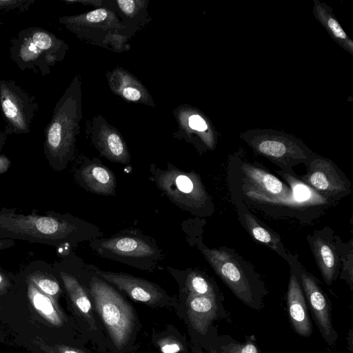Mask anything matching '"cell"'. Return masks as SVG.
<instances>
[{
	"label": "cell",
	"mask_w": 353,
	"mask_h": 353,
	"mask_svg": "<svg viewBox=\"0 0 353 353\" xmlns=\"http://www.w3.org/2000/svg\"><path fill=\"white\" fill-rule=\"evenodd\" d=\"M82 117L81 81L76 74L55 104L45 129L44 154L54 169H63L73 157Z\"/></svg>",
	"instance_id": "6da1fadb"
},
{
	"label": "cell",
	"mask_w": 353,
	"mask_h": 353,
	"mask_svg": "<svg viewBox=\"0 0 353 353\" xmlns=\"http://www.w3.org/2000/svg\"><path fill=\"white\" fill-rule=\"evenodd\" d=\"M217 276L234 296L252 309L261 310L269 293L254 268L234 250L227 247L201 248Z\"/></svg>",
	"instance_id": "7a4b0ae2"
},
{
	"label": "cell",
	"mask_w": 353,
	"mask_h": 353,
	"mask_svg": "<svg viewBox=\"0 0 353 353\" xmlns=\"http://www.w3.org/2000/svg\"><path fill=\"white\" fill-rule=\"evenodd\" d=\"M68 49V44L52 32L34 26L21 30L10 40L9 55L21 70L46 76L64 59Z\"/></svg>",
	"instance_id": "3957f363"
},
{
	"label": "cell",
	"mask_w": 353,
	"mask_h": 353,
	"mask_svg": "<svg viewBox=\"0 0 353 353\" xmlns=\"http://www.w3.org/2000/svg\"><path fill=\"white\" fill-rule=\"evenodd\" d=\"M77 227L68 219L48 213L23 214L0 210V239H19L55 245L70 240Z\"/></svg>",
	"instance_id": "277c9868"
},
{
	"label": "cell",
	"mask_w": 353,
	"mask_h": 353,
	"mask_svg": "<svg viewBox=\"0 0 353 353\" xmlns=\"http://www.w3.org/2000/svg\"><path fill=\"white\" fill-rule=\"evenodd\" d=\"M230 168L237 173L243 202L249 201L259 208L265 205H279L304 210L305 208L293 199L290 187L260 165L234 155L230 161Z\"/></svg>",
	"instance_id": "5b68a950"
},
{
	"label": "cell",
	"mask_w": 353,
	"mask_h": 353,
	"mask_svg": "<svg viewBox=\"0 0 353 353\" xmlns=\"http://www.w3.org/2000/svg\"><path fill=\"white\" fill-rule=\"evenodd\" d=\"M59 22L82 41L117 53L128 50L129 40L118 15L106 8H99L59 18Z\"/></svg>",
	"instance_id": "8992f818"
},
{
	"label": "cell",
	"mask_w": 353,
	"mask_h": 353,
	"mask_svg": "<svg viewBox=\"0 0 353 353\" xmlns=\"http://www.w3.org/2000/svg\"><path fill=\"white\" fill-rule=\"evenodd\" d=\"M240 137L255 154L265 157L280 170H291L300 163L306 166L314 154L299 139L276 130H249Z\"/></svg>",
	"instance_id": "52a82bcc"
},
{
	"label": "cell",
	"mask_w": 353,
	"mask_h": 353,
	"mask_svg": "<svg viewBox=\"0 0 353 353\" xmlns=\"http://www.w3.org/2000/svg\"><path fill=\"white\" fill-rule=\"evenodd\" d=\"M91 294L114 345L121 349L128 343L135 324L132 306L110 285L93 277L90 283Z\"/></svg>",
	"instance_id": "ba28073f"
},
{
	"label": "cell",
	"mask_w": 353,
	"mask_h": 353,
	"mask_svg": "<svg viewBox=\"0 0 353 353\" xmlns=\"http://www.w3.org/2000/svg\"><path fill=\"white\" fill-rule=\"evenodd\" d=\"M0 109L6 123L3 130L12 134H27L38 112L35 97L13 80H0Z\"/></svg>",
	"instance_id": "9c48e42d"
},
{
	"label": "cell",
	"mask_w": 353,
	"mask_h": 353,
	"mask_svg": "<svg viewBox=\"0 0 353 353\" xmlns=\"http://www.w3.org/2000/svg\"><path fill=\"white\" fill-rule=\"evenodd\" d=\"M289 262L295 268L307 305L322 338L328 345H334L339 335L333 326L330 299L323 290L319 281L303 267L296 256H293Z\"/></svg>",
	"instance_id": "30bf717a"
},
{
	"label": "cell",
	"mask_w": 353,
	"mask_h": 353,
	"mask_svg": "<svg viewBox=\"0 0 353 353\" xmlns=\"http://www.w3.org/2000/svg\"><path fill=\"white\" fill-rule=\"evenodd\" d=\"M306 168L298 178L323 198L337 201L352 192V183L332 161L314 153Z\"/></svg>",
	"instance_id": "8fae6325"
},
{
	"label": "cell",
	"mask_w": 353,
	"mask_h": 353,
	"mask_svg": "<svg viewBox=\"0 0 353 353\" xmlns=\"http://www.w3.org/2000/svg\"><path fill=\"white\" fill-rule=\"evenodd\" d=\"M159 188L180 205L198 211L213 205L199 176L194 172H183L170 168L159 176Z\"/></svg>",
	"instance_id": "7c38bea8"
},
{
	"label": "cell",
	"mask_w": 353,
	"mask_h": 353,
	"mask_svg": "<svg viewBox=\"0 0 353 353\" xmlns=\"http://www.w3.org/2000/svg\"><path fill=\"white\" fill-rule=\"evenodd\" d=\"M88 134L101 154L111 161L128 163L130 154L119 130L101 115H96L86 125Z\"/></svg>",
	"instance_id": "4fadbf2b"
},
{
	"label": "cell",
	"mask_w": 353,
	"mask_h": 353,
	"mask_svg": "<svg viewBox=\"0 0 353 353\" xmlns=\"http://www.w3.org/2000/svg\"><path fill=\"white\" fill-rule=\"evenodd\" d=\"M173 114L177 123L175 136L195 144H202L206 149L214 148L215 132L210 121L199 110L183 104L173 110Z\"/></svg>",
	"instance_id": "5bb4252c"
},
{
	"label": "cell",
	"mask_w": 353,
	"mask_h": 353,
	"mask_svg": "<svg viewBox=\"0 0 353 353\" xmlns=\"http://www.w3.org/2000/svg\"><path fill=\"white\" fill-rule=\"evenodd\" d=\"M97 274L136 301L152 307L173 305L170 297L162 289L146 280L123 273L97 271Z\"/></svg>",
	"instance_id": "9a60e30c"
},
{
	"label": "cell",
	"mask_w": 353,
	"mask_h": 353,
	"mask_svg": "<svg viewBox=\"0 0 353 353\" xmlns=\"http://www.w3.org/2000/svg\"><path fill=\"white\" fill-rule=\"evenodd\" d=\"M334 235L332 228L325 226L307 236L319 272L327 285H331L340 274L341 264Z\"/></svg>",
	"instance_id": "2e32d148"
},
{
	"label": "cell",
	"mask_w": 353,
	"mask_h": 353,
	"mask_svg": "<svg viewBox=\"0 0 353 353\" xmlns=\"http://www.w3.org/2000/svg\"><path fill=\"white\" fill-rule=\"evenodd\" d=\"M223 302L212 296L187 295V316L192 329L199 336L204 339L216 320L223 319L231 323L230 314Z\"/></svg>",
	"instance_id": "e0dca14e"
},
{
	"label": "cell",
	"mask_w": 353,
	"mask_h": 353,
	"mask_svg": "<svg viewBox=\"0 0 353 353\" xmlns=\"http://www.w3.org/2000/svg\"><path fill=\"white\" fill-rule=\"evenodd\" d=\"M290 267V279L286 294L288 316L294 331L301 336L309 337L313 327L305 297L293 264Z\"/></svg>",
	"instance_id": "ac0fdd59"
},
{
	"label": "cell",
	"mask_w": 353,
	"mask_h": 353,
	"mask_svg": "<svg viewBox=\"0 0 353 353\" xmlns=\"http://www.w3.org/2000/svg\"><path fill=\"white\" fill-rule=\"evenodd\" d=\"M238 219L249 234L259 243L276 252L288 263L293 255L284 247L280 236L259 220L241 200L234 201Z\"/></svg>",
	"instance_id": "d6986e66"
},
{
	"label": "cell",
	"mask_w": 353,
	"mask_h": 353,
	"mask_svg": "<svg viewBox=\"0 0 353 353\" xmlns=\"http://www.w3.org/2000/svg\"><path fill=\"white\" fill-rule=\"evenodd\" d=\"M105 77L114 94L128 102L154 106V99L147 88L129 71L116 67L107 71Z\"/></svg>",
	"instance_id": "ffe728a7"
},
{
	"label": "cell",
	"mask_w": 353,
	"mask_h": 353,
	"mask_svg": "<svg viewBox=\"0 0 353 353\" xmlns=\"http://www.w3.org/2000/svg\"><path fill=\"white\" fill-rule=\"evenodd\" d=\"M148 0H104V8L115 12L120 19L123 34L130 39L151 21Z\"/></svg>",
	"instance_id": "44dd1931"
},
{
	"label": "cell",
	"mask_w": 353,
	"mask_h": 353,
	"mask_svg": "<svg viewBox=\"0 0 353 353\" xmlns=\"http://www.w3.org/2000/svg\"><path fill=\"white\" fill-rule=\"evenodd\" d=\"M80 176L85 187L100 194H112L115 189L116 179L108 168L99 163H90L80 170Z\"/></svg>",
	"instance_id": "7402d4cb"
},
{
	"label": "cell",
	"mask_w": 353,
	"mask_h": 353,
	"mask_svg": "<svg viewBox=\"0 0 353 353\" xmlns=\"http://www.w3.org/2000/svg\"><path fill=\"white\" fill-rule=\"evenodd\" d=\"M28 297L34 310L49 324L61 327L65 318L60 310L57 302L42 292L28 279Z\"/></svg>",
	"instance_id": "603a6c76"
},
{
	"label": "cell",
	"mask_w": 353,
	"mask_h": 353,
	"mask_svg": "<svg viewBox=\"0 0 353 353\" xmlns=\"http://www.w3.org/2000/svg\"><path fill=\"white\" fill-rule=\"evenodd\" d=\"M100 248L113 255L123 257H145L154 253V248L145 241L131 236H119L102 241Z\"/></svg>",
	"instance_id": "cb8c5ba5"
},
{
	"label": "cell",
	"mask_w": 353,
	"mask_h": 353,
	"mask_svg": "<svg viewBox=\"0 0 353 353\" xmlns=\"http://www.w3.org/2000/svg\"><path fill=\"white\" fill-rule=\"evenodd\" d=\"M313 14L330 37L345 50L353 55V41L343 30L330 7L314 0Z\"/></svg>",
	"instance_id": "d4e9b609"
},
{
	"label": "cell",
	"mask_w": 353,
	"mask_h": 353,
	"mask_svg": "<svg viewBox=\"0 0 353 353\" xmlns=\"http://www.w3.org/2000/svg\"><path fill=\"white\" fill-rule=\"evenodd\" d=\"M206 339L209 345L216 353H261L255 343L254 336H245L243 343L236 341L229 335H219L216 327L212 326Z\"/></svg>",
	"instance_id": "484cf974"
},
{
	"label": "cell",
	"mask_w": 353,
	"mask_h": 353,
	"mask_svg": "<svg viewBox=\"0 0 353 353\" xmlns=\"http://www.w3.org/2000/svg\"><path fill=\"white\" fill-rule=\"evenodd\" d=\"M61 277L75 309L87 321L90 328L97 330L92 304L82 285L76 278L67 273L61 272Z\"/></svg>",
	"instance_id": "4316f807"
},
{
	"label": "cell",
	"mask_w": 353,
	"mask_h": 353,
	"mask_svg": "<svg viewBox=\"0 0 353 353\" xmlns=\"http://www.w3.org/2000/svg\"><path fill=\"white\" fill-rule=\"evenodd\" d=\"M187 293L193 296H207L224 301V296L216 283L203 274L194 271L185 280Z\"/></svg>",
	"instance_id": "83f0119b"
},
{
	"label": "cell",
	"mask_w": 353,
	"mask_h": 353,
	"mask_svg": "<svg viewBox=\"0 0 353 353\" xmlns=\"http://www.w3.org/2000/svg\"><path fill=\"white\" fill-rule=\"evenodd\" d=\"M335 246L340 260V279L345 281L351 291L353 290V239L347 243L334 235Z\"/></svg>",
	"instance_id": "f1b7e54d"
},
{
	"label": "cell",
	"mask_w": 353,
	"mask_h": 353,
	"mask_svg": "<svg viewBox=\"0 0 353 353\" xmlns=\"http://www.w3.org/2000/svg\"><path fill=\"white\" fill-rule=\"evenodd\" d=\"M30 280L42 292L57 302L61 292L59 284L56 280L41 273H33L28 276Z\"/></svg>",
	"instance_id": "f546056e"
},
{
	"label": "cell",
	"mask_w": 353,
	"mask_h": 353,
	"mask_svg": "<svg viewBox=\"0 0 353 353\" xmlns=\"http://www.w3.org/2000/svg\"><path fill=\"white\" fill-rule=\"evenodd\" d=\"M34 2V0H0V11L18 10L23 12Z\"/></svg>",
	"instance_id": "4dcf8cb0"
},
{
	"label": "cell",
	"mask_w": 353,
	"mask_h": 353,
	"mask_svg": "<svg viewBox=\"0 0 353 353\" xmlns=\"http://www.w3.org/2000/svg\"><path fill=\"white\" fill-rule=\"evenodd\" d=\"M159 346L163 353H176L181 349L177 341L170 339H162L159 342Z\"/></svg>",
	"instance_id": "1f68e13d"
},
{
	"label": "cell",
	"mask_w": 353,
	"mask_h": 353,
	"mask_svg": "<svg viewBox=\"0 0 353 353\" xmlns=\"http://www.w3.org/2000/svg\"><path fill=\"white\" fill-rule=\"evenodd\" d=\"M53 347L57 353H86L80 349L63 344H56Z\"/></svg>",
	"instance_id": "d6a6232c"
},
{
	"label": "cell",
	"mask_w": 353,
	"mask_h": 353,
	"mask_svg": "<svg viewBox=\"0 0 353 353\" xmlns=\"http://www.w3.org/2000/svg\"><path fill=\"white\" fill-rule=\"evenodd\" d=\"M10 287L8 279L0 272V294H6Z\"/></svg>",
	"instance_id": "836d02e7"
},
{
	"label": "cell",
	"mask_w": 353,
	"mask_h": 353,
	"mask_svg": "<svg viewBox=\"0 0 353 353\" xmlns=\"http://www.w3.org/2000/svg\"><path fill=\"white\" fill-rule=\"evenodd\" d=\"M10 165V160L3 155L0 154V174L6 172Z\"/></svg>",
	"instance_id": "e575fe53"
},
{
	"label": "cell",
	"mask_w": 353,
	"mask_h": 353,
	"mask_svg": "<svg viewBox=\"0 0 353 353\" xmlns=\"http://www.w3.org/2000/svg\"><path fill=\"white\" fill-rule=\"evenodd\" d=\"M37 344L40 348L43 350L46 353H57L52 346L48 345L43 343L41 339H38Z\"/></svg>",
	"instance_id": "d590c367"
},
{
	"label": "cell",
	"mask_w": 353,
	"mask_h": 353,
	"mask_svg": "<svg viewBox=\"0 0 353 353\" xmlns=\"http://www.w3.org/2000/svg\"><path fill=\"white\" fill-rule=\"evenodd\" d=\"M14 244L13 241L11 239H0V250L12 246Z\"/></svg>",
	"instance_id": "8d00e7d4"
},
{
	"label": "cell",
	"mask_w": 353,
	"mask_h": 353,
	"mask_svg": "<svg viewBox=\"0 0 353 353\" xmlns=\"http://www.w3.org/2000/svg\"><path fill=\"white\" fill-rule=\"evenodd\" d=\"M347 344H348V350L351 353H353V334H352V330L350 329L348 334H347Z\"/></svg>",
	"instance_id": "74e56055"
},
{
	"label": "cell",
	"mask_w": 353,
	"mask_h": 353,
	"mask_svg": "<svg viewBox=\"0 0 353 353\" xmlns=\"http://www.w3.org/2000/svg\"><path fill=\"white\" fill-rule=\"evenodd\" d=\"M205 349L207 352L203 351L199 346H197L196 348L194 349V353H216L209 345L206 344Z\"/></svg>",
	"instance_id": "f35d334b"
},
{
	"label": "cell",
	"mask_w": 353,
	"mask_h": 353,
	"mask_svg": "<svg viewBox=\"0 0 353 353\" xmlns=\"http://www.w3.org/2000/svg\"><path fill=\"white\" fill-rule=\"evenodd\" d=\"M7 137L8 135L6 134V132L3 130H0V152L6 144Z\"/></svg>",
	"instance_id": "ab89813d"
}]
</instances>
